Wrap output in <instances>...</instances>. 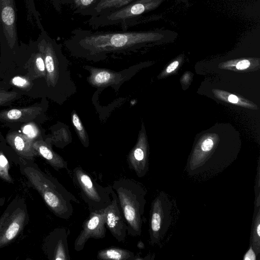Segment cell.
I'll return each mask as SVG.
<instances>
[{
  "label": "cell",
  "instance_id": "f546056e",
  "mask_svg": "<svg viewBox=\"0 0 260 260\" xmlns=\"http://www.w3.org/2000/svg\"><path fill=\"white\" fill-rule=\"evenodd\" d=\"M179 64V62L177 61H175L171 63L167 68L166 71L167 73H171L174 71Z\"/></svg>",
  "mask_w": 260,
  "mask_h": 260
},
{
  "label": "cell",
  "instance_id": "52a82bcc",
  "mask_svg": "<svg viewBox=\"0 0 260 260\" xmlns=\"http://www.w3.org/2000/svg\"><path fill=\"white\" fill-rule=\"evenodd\" d=\"M0 44L3 53H17L19 46L15 0H0Z\"/></svg>",
  "mask_w": 260,
  "mask_h": 260
},
{
  "label": "cell",
  "instance_id": "3957f363",
  "mask_svg": "<svg viewBox=\"0 0 260 260\" xmlns=\"http://www.w3.org/2000/svg\"><path fill=\"white\" fill-rule=\"evenodd\" d=\"M21 170L30 184L40 193L50 211L57 217L69 219L73 213L72 202L76 198L53 177L42 171L38 166L21 159Z\"/></svg>",
  "mask_w": 260,
  "mask_h": 260
},
{
  "label": "cell",
  "instance_id": "e0dca14e",
  "mask_svg": "<svg viewBox=\"0 0 260 260\" xmlns=\"http://www.w3.org/2000/svg\"><path fill=\"white\" fill-rule=\"evenodd\" d=\"M134 0H100L86 13V16L95 17L117 10Z\"/></svg>",
  "mask_w": 260,
  "mask_h": 260
},
{
  "label": "cell",
  "instance_id": "5bb4252c",
  "mask_svg": "<svg viewBox=\"0 0 260 260\" xmlns=\"http://www.w3.org/2000/svg\"><path fill=\"white\" fill-rule=\"evenodd\" d=\"M41 112V108L30 106L0 111V121L5 123H27L31 121Z\"/></svg>",
  "mask_w": 260,
  "mask_h": 260
},
{
  "label": "cell",
  "instance_id": "f1b7e54d",
  "mask_svg": "<svg viewBox=\"0 0 260 260\" xmlns=\"http://www.w3.org/2000/svg\"><path fill=\"white\" fill-rule=\"evenodd\" d=\"M250 66L249 60L244 59L239 61L236 64V68L238 70H244L247 69Z\"/></svg>",
  "mask_w": 260,
  "mask_h": 260
},
{
  "label": "cell",
  "instance_id": "44dd1931",
  "mask_svg": "<svg viewBox=\"0 0 260 260\" xmlns=\"http://www.w3.org/2000/svg\"><path fill=\"white\" fill-rule=\"evenodd\" d=\"M100 0H73L71 7L75 14L86 16V13Z\"/></svg>",
  "mask_w": 260,
  "mask_h": 260
},
{
  "label": "cell",
  "instance_id": "ba28073f",
  "mask_svg": "<svg viewBox=\"0 0 260 260\" xmlns=\"http://www.w3.org/2000/svg\"><path fill=\"white\" fill-rule=\"evenodd\" d=\"M172 203L167 195L160 192L151 203L150 211L149 237L152 245L162 240L172 221Z\"/></svg>",
  "mask_w": 260,
  "mask_h": 260
},
{
  "label": "cell",
  "instance_id": "9c48e42d",
  "mask_svg": "<svg viewBox=\"0 0 260 260\" xmlns=\"http://www.w3.org/2000/svg\"><path fill=\"white\" fill-rule=\"evenodd\" d=\"M89 212L88 218L83 223L82 230L74 242V249L78 252L83 249L90 238L103 239L106 236L105 209Z\"/></svg>",
  "mask_w": 260,
  "mask_h": 260
},
{
  "label": "cell",
  "instance_id": "d4e9b609",
  "mask_svg": "<svg viewBox=\"0 0 260 260\" xmlns=\"http://www.w3.org/2000/svg\"><path fill=\"white\" fill-rule=\"evenodd\" d=\"M19 95L16 92H9L0 90V106L10 104L16 100Z\"/></svg>",
  "mask_w": 260,
  "mask_h": 260
},
{
  "label": "cell",
  "instance_id": "d6986e66",
  "mask_svg": "<svg viewBox=\"0 0 260 260\" xmlns=\"http://www.w3.org/2000/svg\"><path fill=\"white\" fill-rule=\"evenodd\" d=\"M251 230V246L258 256L260 253V206L254 207Z\"/></svg>",
  "mask_w": 260,
  "mask_h": 260
},
{
  "label": "cell",
  "instance_id": "8fae6325",
  "mask_svg": "<svg viewBox=\"0 0 260 260\" xmlns=\"http://www.w3.org/2000/svg\"><path fill=\"white\" fill-rule=\"evenodd\" d=\"M111 196V202L105 208L106 226L118 242H123L127 234V225L119 206L117 197L112 187Z\"/></svg>",
  "mask_w": 260,
  "mask_h": 260
},
{
  "label": "cell",
  "instance_id": "603a6c76",
  "mask_svg": "<svg viewBox=\"0 0 260 260\" xmlns=\"http://www.w3.org/2000/svg\"><path fill=\"white\" fill-rule=\"evenodd\" d=\"M23 134L32 141L37 140L40 136V131L37 125L31 122L25 123L22 127Z\"/></svg>",
  "mask_w": 260,
  "mask_h": 260
},
{
  "label": "cell",
  "instance_id": "2e32d148",
  "mask_svg": "<svg viewBox=\"0 0 260 260\" xmlns=\"http://www.w3.org/2000/svg\"><path fill=\"white\" fill-rule=\"evenodd\" d=\"M32 146L37 154L44 158L55 170L68 169V162L61 156L54 152L50 144L42 140L32 142Z\"/></svg>",
  "mask_w": 260,
  "mask_h": 260
},
{
  "label": "cell",
  "instance_id": "ac0fdd59",
  "mask_svg": "<svg viewBox=\"0 0 260 260\" xmlns=\"http://www.w3.org/2000/svg\"><path fill=\"white\" fill-rule=\"evenodd\" d=\"M96 257L104 260H134V253L128 250L112 246L98 251Z\"/></svg>",
  "mask_w": 260,
  "mask_h": 260
},
{
  "label": "cell",
  "instance_id": "4fadbf2b",
  "mask_svg": "<svg viewBox=\"0 0 260 260\" xmlns=\"http://www.w3.org/2000/svg\"><path fill=\"white\" fill-rule=\"evenodd\" d=\"M145 140L142 134L139 135L136 145L127 157L128 167L139 178L145 176L149 170L148 148Z\"/></svg>",
  "mask_w": 260,
  "mask_h": 260
},
{
  "label": "cell",
  "instance_id": "7402d4cb",
  "mask_svg": "<svg viewBox=\"0 0 260 260\" xmlns=\"http://www.w3.org/2000/svg\"><path fill=\"white\" fill-rule=\"evenodd\" d=\"M8 160L2 151H0V178L5 181L13 183V180L9 173Z\"/></svg>",
  "mask_w": 260,
  "mask_h": 260
},
{
  "label": "cell",
  "instance_id": "83f0119b",
  "mask_svg": "<svg viewBox=\"0 0 260 260\" xmlns=\"http://www.w3.org/2000/svg\"><path fill=\"white\" fill-rule=\"evenodd\" d=\"M256 255L254 250H253L252 247L249 248L246 253L245 254L243 259L244 260H255L256 259Z\"/></svg>",
  "mask_w": 260,
  "mask_h": 260
},
{
  "label": "cell",
  "instance_id": "30bf717a",
  "mask_svg": "<svg viewBox=\"0 0 260 260\" xmlns=\"http://www.w3.org/2000/svg\"><path fill=\"white\" fill-rule=\"evenodd\" d=\"M89 76L88 83L92 86L100 88L111 86L115 87L117 85L123 83L134 75V66L124 71L116 72L108 69L85 66Z\"/></svg>",
  "mask_w": 260,
  "mask_h": 260
},
{
  "label": "cell",
  "instance_id": "1f68e13d",
  "mask_svg": "<svg viewBox=\"0 0 260 260\" xmlns=\"http://www.w3.org/2000/svg\"><path fill=\"white\" fill-rule=\"evenodd\" d=\"M5 202V197L0 198V209L4 205Z\"/></svg>",
  "mask_w": 260,
  "mask_h": 260
},
{
  "label": "cell",
  "instance_id": "5b68a950",
  "mask_svg": "<svg viewBox=\"0 0 260 260\" xmlns=\"http://www.w3.org/2000/svg\"><path fill=\"white\" fill-rule=\"evenodd\" d=\"M71 177L89 212L105 209L110 204L111 186L104 187L100 185L80 166L72 170Z\"/></svg>",
  "mask_w": 260,
  "mask_h": 260
},
{
  "label": "cell",
  "instance_id": "7c38bea8",
  "mask_svg": "<svg viewBox=\"0 0 260 260\" xmlns=\"http://www.w3.org/2000/svg\"><path fill=\"white\" fill-rule=\"evenodd\" d=\"M68 237V232L63 227L57 228L50 233L44 246L49 259L70 260Z\"/></svg>",
  "mask_w": 260,
  "mask_h": 260
},
{
  "label": "cell",
  "instance_id": "8992f818",
  "mask_svg": "<svg viewBox=\"0 0 260 260\" xmlns=\"http://www.w3.org/2000/svg\"><path fill=\"white\" fill-rule=\"evenodd\" d=\"M28 221L29 215L24 199L15 198L0 217V249L13 242Z\"/></svg>",
  "mask_w": 260,
  "mask_h": 260
},
{
  "label": "cell",
  "instance_id": "cb8c5ba5",
  "mask_svg": "<svg viewBox=\"0 0 260 260\" xmlns=\"http://www.w3.org/2000/svg\"><path fill=\"white\" fill-rule=\"evenodd\" d=\"M12 85L16 87L23 90H27L29 87H31V83L30 80L26 77L22 76H16L11 80Z\"/></svg>",
  "mask_w": 260,
  "mask_h": 260
},
{
  "label": "cell",
  "instance_id": "7a4b0ae2",
  "mask_svg": "<svg viewBox=\"0 0 260 260\" xmlns=\"http://www.w3.org/2000/svg\"><path fill=\"white\" fill-rule=\"evenodd\" d=\"M40 30L37 42L44 56L46 84L55 94L56 102L62 104L76 92V86L71 78L68 60L62 51L61 45L51 38L43 27Z\"/></svg>",
  "mask_w": 260,
  "mask_h": 260
},
{
  "label": "cell",
  "instance_id": "4316f807",
  "mask_svg": "<svg viewBox=\"0 0 260 260\" xmlns=\"http://www.w3.org/2000/svg\"><path fill=\"white\" fill-rule=\"evenodd\" d=\"M214 143L212 139H207L202 142L201 149L203 153H207L211 149Z\"/></svg>",
  "mask_w": 260,
  "mask_h": 260
},
{
  "label": "cell",
  "instance_id": "484cf974",
  "mask_svg": "<svg viewBox=\"0 0 260 260\" xmlns=\"http://www.w3.org/2000/svg\"><path fill=\"white\" fill-rule=\"evenodd\" d=\"M73 0H51L52 4L58 12H60L62 6L71 5Z\"/></svg>",
  "mask_w": 260,
  "mask_h": 260
},
{
  "label": "cell",
  "instance_id": "ffe728a7",
  "mask_svg": "<svg viewBox=\"0 0 260 260\" xmlns=\"http://www.w3.org/2000/svg\"><path fill=\"white\" fill-rule=\"evenodd\" d=\"M72 121L75 130L77 134L79 140L82 144L85 147L89 146L88 136L80 119L76 111H73L72 114Z\"/></svg>",
  "mask_w": 260,
  "mask_h": 260
},
{
  "label": "cell",
  "instance_id": "277c9868",
  "mask_svg": "<svg viewBox=\"0 0 260 260\" xmlns=\"http://www.w3.org/2000/svg\"><path fill=\"white\" fill-rule=\"evenodd\" d=\"M115 191L131 236L141 235L147 191L139 182L129 178L115 181L111 186Z\"/></svg>",
  "mask_w": 260,
  "mask_h": 260
},
{
  "label": "cell",
  "instance_id": "6da1fadb",
  "mask_svg": "<svg viewBox=\"0 0 260 260\" xmlns=\"http://www.w3.org/2000/svg\"><path fill=\"white\" fill-rule=\"evenodd\" d=\"M151 32L120 30H72L64 45L73 56L99 61L110 56L134 53L153 40Z\"/></svg>",
  "mask_w": 260,
  "mask_h": 260
},
{
  "label": "cell",
  "instance_id": "4dcf8cb0",
  "mask_svg": "<svg viewBox=\"0 0 260 260\" xmlns=\"http://www.w3.org/2000/svg\"><path fill=\"white\" fill-rule=\"evenodd\" d=\"M228 101L233 103H237L238 102V98L237 96L231 94L229 95Z\"/></svg>",
  "mask_w": 260,
  "mask_h": 260
},
{
  "label": "cell",
  "instance_id": "9a60e30c",
  "mask_svg": "<svg viewBox=\"0 0 260 260\" xmlns=\"http://www.w3.org/2000/svg\"><path fill=\"white\" fill-rule=\"evenodd\" d=\"M7 140L12 148L23 158L31 160L37 155L32 146L33 141L23 134L11 132L7 135Z\"/></svg>",
  "mask_w": 260,
  "mask_h": 260
}]
</instances>
